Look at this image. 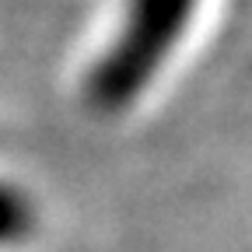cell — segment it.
Wrapping results in <instances>:
<instances>
[{
	"instance_id": "obj_2",
	"label": "cell",
	"mask_w": 252,
	"mask_h": 252,
	"mask_svg": "<svg viewBox=\"0 0 252 252\" xmlns=\"http://www.w3.org/2000/svg\"><path fill=\"white\" fill-rule=\"evenodd\" d=\"M18 231H25V207L14 200V193L0 189V238H11Z\"/></svg>"
},
{
	"instance_id": "obj_1",
	"label": "cell",
	"mask_w": 252,
	"mask_h": 252,
	"mask_svg": "<svg viewBox=\"0 0 252 252\" xmlns=\"http://www.w3.org/2000/svg\"><path fill=\"white\" fill-rule=\"evenodd\" d=\"M196 0H133L123 35L94 67L88 98L94 109L116 112L147 84L165 53L175 46Z\"/></svg>"
}]
</instances>
